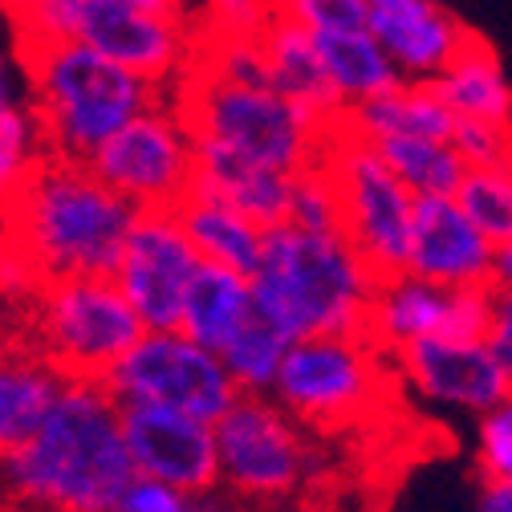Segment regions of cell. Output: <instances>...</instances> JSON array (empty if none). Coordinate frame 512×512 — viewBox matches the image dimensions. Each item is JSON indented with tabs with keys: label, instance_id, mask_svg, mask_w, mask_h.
<instances>
[{
	"label": "cell",
	"instance_id": "9",
	"mask_svg": "<svg viewBox=\"0 0 512 512\" xmlns=\"http://www.w3.org/2000/svg\"><path fill=\"white\" fill-rule=\"evenodd\" d=\"M322 163L330 167L342 196V232L370 261L378 277L407 269L411 252V204L415 196L378 159L374 143L338 122L326 135Z\"/></svg>",
	"mask_w": 512,
	"mask_h": 512
},
{
	"label": "cell",
	"instance_id": "34",
	"mask_svg": "<svg viewBox=\"0 0 512 512\" xmlns=\"http://www.w3.org/2000/svg\"><path fill=\"white\" fill-rule=\"evenodd\" d=\"M492 317V285H460L447 289L443 297V317H439V338L456 342H484Z\"/></svg>",
	"mask_w": 512,
	"mask_h": 512
},
{
	"label": "cell",
	"instance_id": "2",
	"mask_svg": "<svg viewBox=\"0 0 512 512\" xmlns=\"http://www.w3.org/2000/svg\"><path fill=\"white\" fill-rule=\"evenodd\" d=\"M135 208L86 159L45 155L0 208V232L25 248L41 277L110 273Z\"/></svg>",
	"mask_w": 512,
	"mask_h": 512
},
{
	"label": "cell",
	"instance_id": "45",
	"mask_svg": "<svg viewBox=\"0 0 512 512\" xmlns=\"http://www.w3.org/2000/svg\"><path fill=\"white\" fill-rule=\"evenodd\" d=\"M21 334V313H13L9 305H0V342H9Z\"/></svg>",
	"mask_w": 512,
	"mask_h": 512
},
{
	"label": "cell",
	"instance_id": "23",
	"mask_svg": "<svg viewBox=\"0 0 512 512\" xmlns=\"http://www.w3.org/2000/svg\"><path fill=\"white\" fill-rule=\"evenodd\" d=\"M175 216L187 240L196 244L200 261H216V265H228L252 277L256 261H261V240H265L261 224H252L240 208H232L228 200L212 196V191H200V187H187V196L175 204Z\"/></svg>",
	"mask_w": 512,
	"mask_h": 512
},
{
	"label": "cell",
	"instance_id": "30",
	"mask_svg": "<svg viewBox=\"0 0 512 512\" xmlns=\"http://www.w3.org/2000/svg\"><path fill=\"white\" fill-rule=\"evenodd\" d=\"M456 204L472 216V224L492 244L508 240L512 236V163L468 167L456 187Z\"/></svg>",
	"mask_w": 512,
	"mask_h": 512
},
{
	"label": "cell",
	"instance_id": "1",
	"mask_svg": "<svg viewBox=\"0 0 512 512\" xmlns=\"http://www.w3.org/2000/svg\"><path fill=\"white\" fill-rule=\"evenodd\" d=\"M135 468L102 378H66L41 427L0 456V504L114 512Z\"/></svg>",
	"mask_w": 512,
	"mask_h": 512
},
{
	"label": "cell",
	"instance_id": "19",
	"mask_svg": "<svg viewBox=\"0 0 512 512\" xmlns=\"http://www.w3.org/2000/svg\"><path fill=\"white\" fill-rule=\"evenodd\" d=\"M61 382L66 374L21 334L0 342V456L21 447L41 427Z\"/></svg>",
	"mask_w": 512,
	"mask_h": 512
},
{
	"label": "cell",
	"instance_id": "29",
	"mask_svg": "<svg viewBox=\"0 0 512 512\" xmlns=\"http://www.w3.org/2000/svg\"><path fill=\"white\" fill-rule=\"evenodd\" d=\"M49 155V139L29 102L0 106V208Z\"/></svg>",
	"mask_w": 512,
	"mask_h": 512
},
{
	"label": "cell",
	"instance_id": "17",
	"mask_svg": "<svg viewBox=\"0 0 512 512\" xmlns=\"http://www.w3.org/2000/svg\"><path fill=\"white\" fill-rule=\"evenodd\" d=\"M366 29L403 82H431L472 33L439 0H366Z\"/></svg>",
	"mask_w": 512,
	"mask_h": 512
},
{
	"label": "cell",
	"instance_id": "13",
	"mask_svg": "<svg viewBox=\"0 0 512 512\" xmlns=\"http://www.w3.org/2000/svg\"><path fill=\"white\" fill-rule=\"evenodd\" d=\"M122 439L139 476H155L191 496V508L224 504L216 488V435L212 423L163 403H122Z\"/></svg>",
	"mask_w": 512,
	"mask_h": 512
},
{
	"label": "cell",
	"instance_id": "31",
	"mask_svg": "<svg viewBox=\"0 0 512 512\" xmlns=\"http://www.w3.org/2000/svg\"><path fill=\"white\" fill-rule=\"evenodd\" d=\"M285 224L309 228V232H342V196H338V183L322 159L293 171Z\"/></svg>",
	"mask_w": 512,
	"mask_h": 512
},
{
	"label": "cell",
	"instance_id": "10",
	"mask_svg": "<svg viewBox=\"0 0 512 512\" xmlns=\"http://www.w3.org/2000/svg\"><path fill=\"white\" fill-rule=\"evenodd\" d=\"M106 391L122 403H163L216 423L240 395L216 350L191 342L179 326L143 330L122 358L102 374Z\"/></svg>",
	"mask_w": 512,
	"mask_h": 512
},
{
	"label": "cell",
	"instance_id": "40",
	"mask_svg": "<svg viewBox=\"0 0 512 512\" xmlns=\"http://www.w3.org/2000/svg\"><path fill=\"white\" fill-rule=\"evenodd\" d=\"M484 342L512 378V285H492V317Z\"/></svg>",
	"mask_w": 512,
	"mask_h": 512
},
{
	"label": "cell",
	"instance_id": "21",
	"mask_svg": "<svg viewBox=\"0 0 512 512\" xmlns=\"http://www.w3.org/2000/svg\"><path fill=\"white\" fill-rule=\"evenodd\" d=\"M252 313V281L240 269L200 261L183 289L179 305V330L220 354V346L244 326V317Z\"/></svg>",
	"mask_w": 512,
	"mask_h": 512
},
{
	"label": "cell",
	"instance_id": "33",
	"mask_svg": "<svg viewBox=\"0 0 512 512\" xmlns=\"http://www.w3.org/2000/svg\"><path fill=\"white\" fill-rule=\"evenodd\" d=\"M273 17L305 33H338L366 25V0H273Z\"/></svg>",
	"mask_w": 512,
	"mask_h": 512
},
{
	"label": "cell",
	"instance_id": "36",
	"mask_svg": "<svg viewBox=\"0 0 512 512\" xmlns=\"http://www.w3.org/2000/svg\"><path fill=\"white\" fill-rule=\"evenodd\" d=\"M41 269L25 256L21 244H13L5 232H0V305H9L13 313H25L29 301L41 289Z\"/></svg>",
	"mask_w": 512,
	"mask_h": 512
},
{
	"label": "cell",
	"instance_id": "4",
	"mask_svg": "<svg viewBox=\"0 0 512 512\" xmlns=\"http://www.w3.org/2000/svg\"><path fill=\"white\" fill-rule=\"evenodd\" d=\"M17 57L53 155L86 159L126 118L167 94L78 37L17 45Z\"/></svg>",
	"mask_w": 512,
	"mask_h": 512
},
{
	"label": "cell",
	"instance_id": "44",
	"mask_svg": "<svg viewBox=\"0 0 512 512\" xmlns=\"http://www.w3.org/2000/svg\"><path fill=\"white\" fill-rule=\"evenodd\" d=\"M126 5H139V9H155V13H179V17H187V0H126Z\"/></svg>",
	"mask_w": 512,
	"mask_h": 512
},
{
	"label": "cell",
	"instance_id": "16",
	"mask_svg": "<svg viewBox=\"0 0 512 512\" xmlns=\"http://www.w3.org/2000/svg\"><path fill=\"white\" fill-rule=\"evenodd\" d=\"M496 244L472 224L456 196H415L407 269L431 285H492Z\"/></svg>",
	"mask_w": 512,
	"mask_h": 512
},
{
	"label": "cell",
	"instance_id": "7",
	"mask_svg": "<svg viewBox=\"0 0 512 512\" xmlns=\"http://www.w3.org/2000/svg\"><path fill=\"white\" fill-rule=\"evenodd\" d=\"M216 488L244 504H285L317 476V452L305 427L273 399L240 391L212 423Z\"/></svg>",
	"mask_w": 512,
	"mask_h": 512
},
{
	"label": "cell",
	"instance_id": "11",
	"mask_svg": "<svg viewBox=\"0 0 512 512\" xmlns=\"http://www.w3.org/2000/svg\"><path fill=\"white\" fill-rule=\"evenodd\" d=\"M86 163L106 179L135 212L143 208H175L191 175H196V155H191L187 122L175 98H155L135 118H126L110 139H102Z\"/></svg>",
	"mask_w": 512,
	"mask_h": 512
},
{
	"label": "cell",
	"instance_id": "14",
	"mask_svg": "<svg viewBox=\"0 0 512 512\" xmlns=\"http://www.w3.org/2000/svg\"><path fill=\"white\" fill-rule=\"evenodd\" d=\"M74 37L167 94L187 74L191 49H196V29L187 17L139 9L126 0H82Z\"/></svg>",
	"mask_w": 512,
	"mask_h": 512
},
{
	"label": "cell",
	"instance_id": "46",
	"mask_svg": "<svg viewBox=\"0 0 512 512\" xmlns=\"http://www.w3.org/2000/svg\"><path fill=\"white\" fill-rule=\"evenodd\" d=\"M25 5V0H0V13H17Z\"/></svg>",
	"mask_w": 512,
	"mask_h": 512
},
{
	"label": "cell",
	"instance_id": "24",
	"mask_svg": "<svg viewBox=\"0 0 512 512\" xmlns=\"http://www.w3.org/2000/svg\"><path fill=\"white\" fill-rule=\"evenodd\" d=\"M289 179H293V171H281V167H261V163L228 159V155H204V159H196L191 187L212 191V196L240 208L252 224L273 228V224H285Z\"/></svg>",
	"mask_w": 512,
	"mask_h": 512
},
{
	"label": "cell",
	"instance_id": "28",
	"mask_svg": "<svg viewBox=\"0 0 512 512\" xmlns=\"http://www.w3.org/2000/svg\"><path fill=\"white\" fill-rule=\"evenodd\" d=\"M289 334L281 326H273L269 317L261 313H248L244 326L220 346V362L228 366L236 391H252V395H269L273 382H277V370H281V358L289 350Z\"/></svg>",
	"mask_w": 512,
	"mask_h": 512
},
{
	"label": "cell",
	"instance_id": "37",
	"mask_svg": "<svg viewBox=\"0 0 512 512\" xmlns=\"http://www.w3.org/2000/svg\"><path fill=\"white\" fill-rule=\"evenodd\" d=\"M204 21L191 25L200 33H261L273 17V0H200Z\"/></svg>",
	"mask_w": 512,
	"mask_h": 512
},
{
	"label": "cell",
	"instance_id": "18",
	"mask_svg": "<svg viewBox=\"0 0 512 512\" xmlns=\"http://www.w3.org/2000/svg\"><path fill=\"white\" fill-rule=\"evenodd\" d=\"M261 49H265L269 86L334 131V126L346 118V102L338 98V90L322 66V53L313 45V33L269 17V25L261 29Z\"/></svg>",
	"mask_w": 512,
	"mask_h": 512
},
{
	"label": "cell",
	"instance_id": "12",
	"mask_svg": "<svg viewBox=\"0 0 512 512\" xmlns=\"http://www.w3.org/2000/svg\"><path fill=\"white\" fill-rule=\"evenodd\" d=\"M196 265L200 252L187 240L175 208H143L126 228L110 277L139 313L143 330H171L179 326L183 289Z\"/></svg>",
	"mask_w": 512,
	"mask_h": 512
},
{
	"label": "cell",
	"instance_id": "27",
	"mask_svg": "<svg viewBox=\"0 0 512 512\" xmlns=\"http://www.w3.org/2000/svg\"><path fill=\"white\" fill-rule=\"evenodd\" d=\"M378 159L395 171V179L411 196H456L464 179V159L447 139H419V135H378L370 139Z\"/></svg>",
	"mask_w": 512,
	"mask_h": 512
},
{
	"label": "cell",
	"instance_id": "35",
	"mask_svg": "<svg viewBox=\"0 0 512 512\" xmlns=\"http://www.w3.org/2000/svg\"><path fill=\"white\" fill-rule=\"evenodd\" d=\"M78 9H82V0H25L17 13H9L17 45L74 37L78 33Z\"/></svg>",
	"mask_w": 512,
	"mask_h": 512
},
{
	"label": "cell",
	"instance_id": "6",
	"mask_svg": "<svg viewBox=\"0 0 512 512\" xmlns=\"http://www.w3.org/2000/svg\"><path fill=\"white\" fill-rule=\"evenodd\" d=\"M139 334V313L110 273L45 277L21 313V338L66 378H102Z\"/></svg>",
	"mask_w": 512,
	"mask_h": 512
},
{
	"label": "cell",
	"instance_id": "15",
	"mask_svg": "<svg viewBox=\"0 0 512 512\" xmlns=\"http://www.w3.org/2000/svg\"><path fill=\"white\" fill-rule=\"evenodd\" d=\"M391 358L399 362L411 387L439 407L480 415L512 391V378L496 362L488 342H456V338L427 334L399 346Z\"/></svg>",
	"mask_w": 512,
	"mask_h": 512
},
{
	"label": "cell",
	"instance_id": "32",
	"mask_svg": "<svg viewBox=\"0 0 512 512\" xmlns=\"http://www.w3.org/2000/svg\"><path fill=\"white\" fill-rule=\"evenodd\" d=\"M452 151L464 159V167H496L512 163V122H492V118H456L452 135H447Z\"/></svg>",
	"mask_w": 512,
	"mask_h": 512
},
{
	"label": "cell",
	"instance_id": "20",
	"mask_svg": "<svg viewBox=\"0 0 512 512\" xmlns=\"http://www.w3.org/2000/svg\"><path fill=\"white\" fill-rule=\"evenodd\" d=\"M443 297H447L443 285H431V281L415 277L411 269L378 277L370 309H366V338L391 358L399 346L439 330Z\"/></svg>",
	"mask_w": 512,
	"mask_h": 512
},
{
	"label": "cell",
	"instance_id": "42",
	"mask_svg": "<svg viewBox=\"0 0 512 512\" xmlns=\"http://www.w3.org/2000/svg\"><path fill=\"white\" fill-rule=\"evenodd\" d=\"M476 508L480 512H512V476H484Z\"/></svg>",
	"mask_w": 512,
	"mask_h": 512
},
{
	"label": "cell",
	"instance_id": "22",
	"mask_svg": "<svg viewBox=\"0 0 512 512\" xmlns=\"http://www.w3.org/2000/svg\"><path fill=\"white\" fill-rule=\"evenodd\" d=\"M431 90L456 118H492L512 122V82L496 49L472 29L460 53L431 78Z\"/></svg>",
	"mask_w": 512,
	"mask_h": 512
},
{
	"label": "cell",
	"instance_id": "25",
	"mask_svg": "<svg viewBox=\"0 0 512 512\" xmlns=\"http://www.w3.org/2000/svg\"><path fill=\"white\" fill-rule=\"evenodd\" d=\"M362 139L378 135H419V139H447L456 114L439 102L431 82H399L387 94H374L346 110L342 118Z\"/></svg>",
	"mask_w": 512,
	"mask_h": 512
},
{
	"label": "cell",
	"instance_id": "5",
	"mask_svg": "<svg viewBox=\"0 0 512 512\" xmlns=\"http://www.w3.org/2000/svg\"><path fill=\"white\" fill-rule=\"evenodd\" d=\"M175 106L187 122L191 155H228L261 167L301 171L322 159L330 126L305 114L273 86H232L183 74Z\"/></svg>",
	"mask_w": 512,
	"mask_h": 512
},
{
	"label": "cell",
	"instance_id": "38",
	"mask_svg": "<svg viewBox=\"0 0 512 512\" xmlns=\"http://www.w3.org/2000/svg\"><path fill=\"white\" fill-rule=\"evenodd\" d=\"M191 508V496L155 480V476H131V484L122 488L118 496V508L114 512H187Z\"/></svg>",
	"mask_w": 512,
	"mask_h": 512
},
{
	"label": "cell",
	"instance_id": "39",
	"mask_svg": "<svg viewBox=\"0 0 512 512\" xmlns=\"http://www.w3.org/2000/svg\"><path fill=\"white\" fill-rule=\"evenodd\" d=\"M480 472L512 476V427L496 411H480Z\"/></svg>",
	"mask_w": 512,
	"mask_h": 512
},
{
	"label": "cell",
	"instance_id": "3",
	"mask_svg": "<svg viewBox=\"0 0 512 512\" xmlns=\"http://www.w3.org/2000/svg\"><path fill=\"white\" fill-rule=\"evenodd\" d=\"M252 309L289 338L366 334V309L378 273L346 232H309L293 224L265 228L252 269Z\"/></svg>",
	"mask_w": 512,
	"mask_h": 512
},
{
	"label": "cell",
	"instance_id": "43",
	"mask_svg": "<svg viewBox=\"0 0 512 512\" xmlns=\"http://www.w3.org/2000/svg\"><path fill=\"white\" fill-rule=\"evenodd\" d=\"M492 285H512V236L500 240L492 252Z\"/></svg>",
	"mask_w": 512,
	"mask_h": 512
},
{
	"label": "cell",
	"instance_id": "41",
	"mask_svg": "<svg viewBox=\"0 0 512 512\" xmlns=\"http://www.w3.org/2000/svg\"><path fill=\"white\" fill-rule=\"evenodd\" d=\"M17 102H29L25 66H21L17 49H13V53L0 49V106H17Z\"/></svg>",
	"mask_w": 512,
	"mask_h": 512
},
{
	"label": "cell",
	"instance_id": "8",
	"mask_svg": "<svg viewBox=\"0 0 512 512\" xmlns=\"http://www.w3.org/2000/svg\"><path fill=\"white\" fill-rule=\"evenodd\" d=\"M382 358L387 354L366 334L293 338L269 395L301 427L342 431L382 407V391H387Z\"/></svg>",
	"mask_w": 512,
	"mask_h": 512
},
{
	"label": "cell",
	"instance_id": "26",
	"mask_svg": "<svg viewBox=\"0 0 512 512\" xmlns=\"http://www.w3.org/2000/svg\"><path fill=\"white\" fill-rule=\"evenodd\" d=\"M313 45L322 53V66H326L338 98L346 102V110L374 98V94H387L391 86L403 82L395 61L374 41V33L366 25L362 29H338V33H313Z\"/></svg>",
	"mask_w": 512,
	"mask_h": 512
}]
</instances>
